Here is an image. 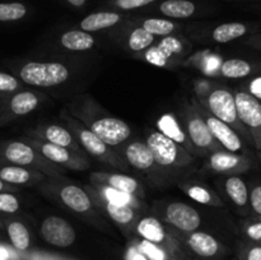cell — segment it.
I'll return each mask as SVG.
<instances>
[{
  "instance_id": "1",
  "label": "cell",
  "mask_w": 261,
  "mask_h": 260,
  "mask_svg": "<svg viewBox=\"0 0 261 260\" xmlns=\"http://www.w3.org/2000/svg\"><path fill=\"white\" fill-rule=\"evenodd\" d=\"M19 76L24 83L36 87H54L69 78V70L61 63L31 61L22 66Z\"/></svg>"
},
{
  "instance_id": "2",
  "label": "cell",
  "mask_w": 261,
  "mask_h": 260,
  "mask_svg": "<svg viewBox=\"0 0 261 260\" xmlns=\"http://www.w3.org/2000/svg\"><path fill=\"white\" fill-rule=\"evenodd\" d=\"M41 235L46 242L58 247H68L75 241L73 226L60 217H47L41 226Z\"/></svg>"
},
{
  "instance_id": "3",
  "label": "cell",
  "mask_w": 261,
  "mask_h": 260,
  "mask_svg": "<svg viewBox=\"0 0 261 260\" xmlns=\"http://www.w3.org/2000/svg\"><path fill=\"white\" fill-rule=\"evenodd\" d=\"M91 130L106 145H117L125 142L132 134L130 126L116 117H102L92 122Z\"/></svg>"
},
{
  "instance_id": "4",
  "label": "cell",
  "mask_w": 261,
  "mask_h": 260,
  "mask_svg": "<svg viewBox=\"0 0 261 260\" xmlns=\"http://www.w3.org/2000/svg\"><path fill=\"white\" fill-rule=\"evenodd\" d=\"M147 145L152 152L154 163L161 166H171L178 162L180 149L177 144L162 133L154 132L148 137Z\"/></svg>"
},
{
  "instance_id": "5",
  "label": "cell",
  "mask_w": 261,
  "mask_h": 260,
  "mask_svg": "<svg viewBox=\"0 0 261 260\" xmlns=\"http://www.w3.org/2000/svg\"><path fill=\"white\" fill-rule=\"evenodd\" d=\"M166 218L176 228L185 232H193L200 226V216L193 206L181 201L171 203L166 209Z\"/></svg>"
},
{
  "instance_id": "6",
  "label": "cell",
  "mask_w": 261,
  "mask_h": 260,
  "mask_svg": "<svg viewBox=\"0 0 261 260\" xmlns=\"http://www.w3.org/2000/svg\"><path fill=\"white\" fill-rule=\"evenodd\" d=\"M208 105L214 117L226 124H232L237 119L234 96L226 89H216L209 94Z\"/></svg>"
},
{
  "instance_id": "7",
  "label": "cell",
  "mask_w": 261,
  "mask_h": 260,
  "mask_svg": "<svg viewBox=\"0 0 261 260\" xmlns=\"http://www.w3.org/2000/svg\"><path fill=\"white\" fill-rule=\"evenodd\" d=\"M237 117L250 127L261 126V103L259 99L246 92H239L234 96Z\"/></svg>"
},
{
  "instance_id": "8",
  "label": "cell",
  "mask_w": 261,
  "mask_h": 260,
  "mask_svg": "<svg viewBox=\"0 0 261 260\" xmlns=\"http://www.w3.org/2000/svg\"><path fill=\"white\" fill-rule=\"evenodd\" d=\"M182 50V45L181 41L177 37H172V36H167L163 38L160 42V45L155 47L149 48L145 54V59L148 63L154 64L158 66H165L167 64L168 59L173 55V54L181 53Z\"/></svg>"
},
{
  "instance_id": "9",
  "label": "cell",
  "mask_w": 261,
  "mask_h": 260,
  "mask_svg": "<svg viewBox=\"0 0 261 260\" xmlns=\"http://www.w3.org/2000/svg\"><path fill=\"white\" fill-rule=\"evenodd\" d=\"M0 158L14 166H25L35 161V152L28 144L15 140L0 148Z\"/></svg>"
},
{
  "instance_id": "10",
  "label": "cell",
  "mask_w": 261,
  "mask_h": 260,
  "mask_svg": "<svg viewBox=\"0 0 261 260\" xmlns=\"http://www.w3.org/2000/svg\"><path fill=\"white\" fill-rule=\"evenodd\" d=\"M205 122L213 137L217 138L224 148L231 152H237L241 149V140H240L239 135L232 130V127L228 126V124L221 121L214 116L208 117Z\"/></svg>"
},
{
  "instance_id": "11",
  "label": "cell",
  "mask_w": 261,
  "mask_h": 260,
  "mask_svg": "<svg viewBox=\"0 0 261 260\" xmlns=\"http://www.w3.org/2000/svg\"><path fill=\"white\" fill-rule=\"evenodd\" d=\"M127 162L138 170H148L154 165V158L145 143L133 142L125 149Z\"/></svg>"
},
{
  "instance_id": "12",
  "label": "cell",
  "mask_w": 261,
  "mask_h": 260,
  "mask_svg": "<svg viewBox=\"0 0 261 260\" xmlns=\"http://www.w3.org/2000/svg\"><path fill=\"white\" fill-rule=\"evenodd\" d=\"M60 198L65 205H68L73 211L79 212V213L89 211L92 206L91 199L88 198L86 191L78 186L68 185L63 188L60 190Z\"/></svg>"
},
{
  "instance_id": "13",
  "label": "cell",
  "mask_w": 261,
  "mask_h": 260,
  "mask_svg": "<svg viewBox=\"0 0 261 260\" xmlns=\"http://www.w3.org/2000/svg\"><path fill=\"white\" fill-rule=\"evenodd\" d=\"M121 19V15L115 12H97L87 15L81 22L82 31L86 32H94V31L106 30L117 24Z\"/></svg>"
},
{
  "instance_id": "14",
  "label": "cell",
  "mask_w": 261,
  "mask_h": 260,
  "mask_svg": "<svg viewBox=\"0 0 261 260\" xmlns=\"http://www.w3.org/2000/svg\"><path fill=\"white\" fill-rule=\"evenodd\" d=\"M38 98L32 92H18L8 101V111L15 116H23L37 107Z\"/></svg>"
},
{
  "instance_id": "15",
  "label": "cell",
  "mask_w": 261,
  "mask_h": 260,
  "mask_svg": "<svg viewBox=\"0 0 261 260\" xmlns=\"http://www.w3.org/2000/svg\"><path fill=\"white\" fill-rule=\"evenodd\" d=\"M189 246L194 252L204 257H211L217 254L219 246L217 240L205 232H194L188 240Z\"/></svg>"
},
{
  "instance_id": "16",
  "label": "cell",
  "mask_w": 261,
  "mask_h": 260,
  "mask_svg": "<svg viewBox=\"0 0 261 260\" xmlns=\"http://www.w3.org/2000/svg\"><path fill=\"white\" fill-rule=\"evenodd\" d=\"M160 10L166 17L184 19L195 13L196 5L191 0H165L160 4Z\"/></svg>"
},
{
  "instance_id": "17",
  "label": "cell",
  "mask_w": 261,
  "mask_h": 260,
  "mask_svg": "<svg viewBox=\"0 0 261 260\" xmlns=\"http://www.w3.org/2000/svg\"><path fill=\"white\" fill-rule=\"evenodd\" d=\"M61 45L71 51H86L94 45V38L91 33L82 30L68 31L60 38Z\"/></svg>"
},
{
  "instance_id": "18",
  "label": "cell",
  "mask_w": 261,
  "mask_h": 260,
  "mask_svg": "<svg viewBox=\"0 0 261 260\" xmlns=\"http://www.w3.org/2000/svg\"><path fill=\"white\" fill-rule=\"evenodd\" d=\"M188 132L194 144L199 148H208L213 143V134L200 117H193L188 122Z\"/></svg>"
},
{
  "instance_id": "19",
  "label": "cell",
  "mask_w": 261,
  "mask_h": 260,
  "mask_svg": "<svg viewBox=\"0 0 261 260\" xmlns=\"http://www.w3.org/2000/svg\"><path fill=\"white\" fill-rule=\"evenodd\" d=\"M247 27L242 23H223V24L218 25L214 28L212 37L216 42L226 43L229 41H233L236 38L242 37L246 33Z\"/></svg>"
},
{
  "instance_id": "20",
  "label": "cell",
  "mask_w": 261,
  "mask_h": 260,
  "mask_svg": "<svg viewBox=\"0 0 261 260\" xmlns=\"http://www.w3.org/2000/svg\"><path fill=\"white\" fill-rule=\"evenodd\" d=\"M138 232L140 236L144 237V240L154 242V244L162 242L165 239V228H163L162 223L153 217L143 218L138 223Z\"/></svg>"
},
{
  "instance_id": "21",
  "label": "cell",
  "mask_w": 261,
  "mask_h": 260,
  "mask_svg": "<svg viewBox=\"0 0 261 260\" xmlns=\"http://www.w3.org/2000/svg\"><path fill=\"white\" fill-rule=\"evenodd\" d=\"M157 126L158 129H160V133H162L163 135L170 138V139L173 140L175 143H185V133H184V130L180 127L177 120L175 119L173 115H162V116L158 119Z\"/></svg>"
},
{
  "instance_id": "22",
  "label": "cell",
  "mask_w": 261,
  "mask_h": 260,
  "mask_svg": "<svg viewBox=\"0 0 261 260\" xmlns=\"http://www.w3.org/2000/svg\"><path fill=\"white\" fill-rule=\"evenodd\" d=\"M7 229L10 241H12L13 246H14L15 249L20 250V251H24V250L28 249V246H30L31 244V236L27 227H25L22 222H10V223L8 224Z\"/></svg>"
},
{
  "instance_id": "23",
  "label": "cell",
  "mask_w": 261,
  "mask_h": 260,
  "mask_svg": "<svg viewBox=\"0 0 261 260\" xmlns=\"http://www.w3.org/2000/svg\"><path fill=\"white\" fill-rule=\"evenodd\" d=\"M222 74L227 78H244L251 73V65L242 59H229L222 64Z\"/></svg>"
},
{
  "instance_id": "24",
  "label": "cell",
  "mask_w": 261,
  "mask_h": 260,
  "mask_svg": "<svg viewBox=\"0 0 261 260\" xmlns=\"http://www.w3.org/2000/svg\"><path fill=\"white\" fill-rule=\"evenodd\" d=\"M226 191L234 204L242 206L247 203V188L244 180L232 176L226 181Z\"/></svg>"
},
{
  "instance_id": "25",
  "label": "cell",
  "mask_w": 261,
  "mask_h": 260,
  "mask_svg": "<svg viewBox=\"0 0 261 260\" xmlns=\"http://www.w3.org/2000/svg\"><path fill=\"white\" fill-rule=\"evenodd\" d=\"M0 180L7 184L22 185L31 180V173L20 166H4L0 168Z\"/></svg>"
},
{
  "instance_id": "26",
  "label": "cell",
  "mask_w": 261,
  "mask_h": 260,
  "mask_svg": "<svg viewBox=\"0 0 261 260\" xmlns=\"http://www.w3.org/2000/svg\"><path fill=\"white\" fill-rule=\"evenodd\" d=\"M79 138H81V143L83 144V147L91 154L101 157L107 153V145L92 130H82Z\"/></svg>"
},
{
  "instance_id": "27",
  "label": "cell",
  "mask_w": 261,
  "mask_h": 260,
  "mask_svg": "<svg viewBox=\"0 0 261 260\" xmlns=\"http://www.w3.org/2000/svg\"><path fill=\"white\" fill-rule=\"evenodd\" d=\"M27 14V7L22 3H0V22H14Z\"/></svg>"
},
{
  "instance_id": "28",
  "label": "cell",
  "mask_w": 261,
  "mask_h": 260,
  "mask_svg": "<svg viewBox=\"0 0 261 260\" xmlns=\"http://www.w3.org/2000/svg\"><path fill=\"white\" fill-rule=\"evenodd\" d=\"M106 183L110 188L130 194V195L137 193L138 188H139L138 181L126 175H110L106 177Z\"/></svg>"
},
{
  "instance_id": "29",
  "label": "cell",
  "mask_w": 261,
  "mask_h": 260,
  "mask_svg": "<svg viewBox=\"0 0 261 260\" xmlns=\"http://www.w3.org/2000/svg\"><path fill=\"white\" fill-rule=\"evenodd\" d=\"M143 28L152 33L153 36H167L175 30V23L167 19H161V18H149L143 22Z\"/></svg>"
},
{
  "instance_id": "30",
  "label": "cell",
  "mask_w": 261,
  "mask_h": 260,
  "mask_svg": "<svg viewBox=\"0 0 261 260\" xmlns=\"http://www.w3.org/2000/svg\"><path fill=\"white\" fill-rule=\"evenodd\" d=\"M154 41V36L145 31L143 27L135 28L129 37V47L133 51H142L144 48L149 47L150 43Z\"/></svg>"
},
{
  "instance_id": "31",
  "label": "cell",
  "mask_w": 261,
  "mask_h": 260,
  "mask_svg": "<svg viewBox=\"0 0 261 260\" xmlns=\"http://www.w3.org/2000/svg\"><path fill=\"white\" fill-rule=\"evenodd\" d=\"M240 162V158L233 154L217 152L211 157V167L217 172H224V171L232 170L236 167Z\"/></svg>"
},
{
  "instance_id": "32",
  "label": "cell",
  "mask_w": 261,
  "mask_h": 260,
  "mask_svg": "<svg viewBox=\"0 0 261 260\" xmlns=\"http://www.w3.org/2000/svg\"><path fill=\"white\" fill-rule=\"evenodd\" d=\"M106 209L110 217L114 221H116L117 223L126 224L129 222H132L133 218H134V211L127 204H115L109 201L106 205Z\"/></svg>"
},
{
  "instance_id": "33",
  "label": "cell",
  "mask_w": 261,
  "mask_h": 260,
  "mask_svg": "<svg viewBox=\"0 0 261 260\" xmlns=\"http://www.w3.org/2000/svg\"><path fill=\"white\" fill-rule=\"evenodd\" d=\"M45 135L48 143L58 144L60 147H69L71 144V142H73V138H71L70 133L64 129V127L59 126V125H50L46 129Z\"/></svg>"
},
{
  "instance_id": "34",
  "label": "cell",
  "mask_w": 261,
  "mask_h": 260,
  "mask_svg": "<svg viewBox=\"0 0 261 260\" xmlns=\"http://www.w3.org/2000/svg\"><path fill=\"white\" fill-rule=\"evenodd\" d=\"M41 153L47 160L56 163H66L70 160V153L68 152L65 147H60V145L53 144V143L48 142L41 147Z\"/></svg>"
},
{
  "instance_id": "35",
  "label": "cell",
  "mask_w": 261,
  "mask_h": 260,
  "mask_svg": "<svg viewBox=\"0 0 261 260\" xmlns=\"http://www.w3.org/2000/svg\"><path fill=\"white\" fill-rule=\"evenodd\" d=\"M19 209V201L13 194L0 193V212L13 214Z\"/></svg>"
},
{
  "instance_id": "36",
  "label": "cell",
  "mask_w": 261,
  "mask_h": 260,
  "mask_svg": "<svg viewBox=\"0 0 261 260\" xmlns=\"http://www.w3.org/2000/svg\"><path fill=\"white\" fill-rule=\"evenodd\" d=\"M140 250H142L143 255L148 257L149 260H165V252L154 244V242H150L144 240L140 244Z\"/></svg>"
},
{
  "instance_id": "37",
  "label": "cell",
  "mask_w": 261,
  "mask_h": 260,
  "mask_svg": "<svg viewBox=\"0 0 261 260\" xmlns=\"http://www.w3.org/2000/svg\"><path fill=\"white\" fill-rule=\"evenodd\" d=\"M188 194L191 199H194V200L200 204L213 203V196H212V194L206 189L201 188V186H191L188 190Z\"/></svg>"
},
{
  "instance_id": "38",
  "label": "cell",
  "mask_w": 261,
  "mask_h": 260,
  "mask_svg": "<svg viewBox=\"0 0 261 260\" xmlns=\"http://www.w3.org/2000/svg\"><path fill=\"white\" fill-rule=\"evenodd\" d=\"M19 87L18 79L8 73H0V94H8L14 92Z\"/></svg>"
},
{
  "instance_id": "39",
  "label": "cell",
  "mask_w": 261,
  "mask_h": 260,
  "mask_svg": "<svg viewBox=\"0 0 261 260\" xmlns=\"http://www.w3.org/2000/svg\"><path fill=\"white\" fill-rule=\"evenodd\" d=\"M155 0H114L112 4L116 8L122 10H134L138 8L145 7V5H149L152 3H154Z\"/></svg>"
},
{
  "instance_id": "40",
  "label": "cell",
  "mask_w": 261,
  "mask_h": 260,
  "mask_svg": "<svg viewBox=\"0 0 261 260\" xmlns=\"http://www.w3.org/2000/svg\"><path fill=\"white\" fill-rule=\"evenodd\" d=\"M105 195L109 199L110 203L115 204H129L130 201V194L122 193V191L116 190L112 188H105Z\"/></svg>"
},
{
  "instance_id": "41",
  "label": "cell",
  "mask_w": 261,
  "mask_h": 260,
  "mask_svg": "<svg viewBox=\"0 0 261 260\" xmlns=\"http://www.w3.org/2000/svg\"><path fill=\"white\" fill-rule=\"evenodd\" d=\"M251 205L257 214H261V186H256L251 193Z\"/></svg>"
},
{
  "instance_id": "42",
  "label": "cell",
  "mask_w": 261,
  "mask_h": 260,
  "mask_svg": "<svg viewBox=\"0 0 261 260\" xmlns=\"http://www.w3.org/2000/svg\"><path fill=\"white\" fill-rule=\"evenodd\" d=\"M250 92H251L250 94H252L255 98L261 99V76L255 78L251 82V84H250Z\"/></svg>"
},
{
  "instance_id": "43",
  "label": "cell",
  "mask_w": 261,
  "mask_h": 260,
  "mask_svg": "<svg viewBox=\"0 0 261 260\" xmlns=\"http://www.w3.org/2000/svg\"><path fill=\"white\" fill-rule=\"evenodd\" d=\"M247 235H249L252 240H261V222L260 223L251 224V226L247 228Z\"/></svg>"
},
{
  "instance_id": "44",
  "label": "cell",
  "mask_w": 261,
  "mask_h": 260,
  "mask_svg": "<svg viewBox=\"0 0 261 260\" xmlns=\"http://www.w3.org/2000/svg\"><path fill=\"white\" fill-rule=\"evenodd\" d=\"M247 260H261V246H255L247 252Z\"/></svg>"
},
{
  "instance_id": "45",
  "label": "cell",
  "mask_w": 261,
  "mask_h": 260,
  "mask_svg": "<svg viewBox=\"0 0 261 260\" xmlns=\"http://www.w3.org/2000/svg\"><path fill=\"white\" fill-rule=\"evenodd\" d=\"M10 259H12V251H10L5 245L0 244V260H10Z\"/></svg>"
},
{
  "instance_id": "46",
  "label": "cell",
  "mask_w": 261,
  "mask_h": 260,
  "mask_svg": "<svg viewBox=\"0 0 261 260\" xmlns=\"http://www.w3.org/2000/svg\"><path fill=\"white\" fill-rule=\"evenodd\" d=\"M66 2H68L70 5H73V7L81 8V7H83L84 4H86L87 0H66Z\"/></svg>"
},
{
  "instance_id": "47",
  "label": "cell",
  "mask_w": 261,
  "mask_h": 260,
  "mask_svg": "<svg viewBox=\"0 0 261 260\" xmlns=\"http://www.w3.org/2000/svg\"><path fill=\"white\" fill-rule=\"evenodd\" d=\"M132 260H148V257H145V255L140 254V252H134Z\"/></svg>"
},
{
  "instance_id": "48",
  "label": "cell",
  "mask_w": 261,
  "mask_h": 260,
  "mask_svg": "<svg viewBox=\"0 0 261 260\" xmlns=\"http://www.w3.org/2000/svg\"><path fill=\"white\" fill-rule=\"evenodd\" d=\"M5 188H7V185H5V183H4V181H3V180H0V193H2V191H4Z\"/></svg>"
},
{
  "instance_id": "49",
  "label": "cell",
  "mask_w": 261,
  "mask_h": 260,
  "mask_svg": "<svg viewBox=\"0 0 261 260\" xmlns=\"http://www.w3.org/2000/svg\"><path fill=\"white\" fill-rule=\"evenodd\" d=\"M69 260H74V259H69Z\"/></svg>"
}]
</instances>
